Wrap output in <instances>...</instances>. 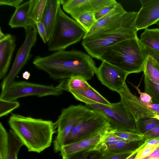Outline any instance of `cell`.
<instances>
[{
	"label": "cell",
	"instance_id": "cell-1",
	"mask_svg": "<svg viewBox=\"0 0 159 159\" xmlns=\"http://www.w3.org/2000/svg\"><path fill=\"white\" fill-rule=\"evenodd\" d=\"M33 64L54 80L80 76L87 80L94 76L97 69L91 56L75 50H61L45 57L38 56Z\"/></svg>",
	"mask_w": 159,
	"mask_h": 159
},
{
	"label": "cell",
	"instance_id": "cell-2",
	"mask_svg": "<svg viewBox=\"0 0 159 159\" xmlns=\"http://www.w3.org/2000/svg\"><path fill=\"white\" fill-rule=\"evenodd\" d=\"M137 13L127 11L116 21L84 38L82 45L89 55L100 60L111 46L137 36L134 25Z\"/></svg>",
	"mask_w": 159,
	"mask_h": 159
},
{
	"label": "cell",
	"instance_id": "cell-3",
	"mask_svg": "<svg viewBox=\"0 0 159 159\" xmlns=\"http://www.w3.org/2000/svg\"><path fill=\"white\" fill-rule=\"evenodd\" d=\"M8 123L11 129L29 152L40 153L49 147L56 123L50 120L12 114Z\"/></svg>",
	"mask_w": 159,
	"mask_h": 159
},
{
	"label": "cell",
	"instance_id": "cell-4",
	"mask_svg": "<svg viewBox=\"0 0 159 159\" xmlns=\"http://www.w3.org/2000/svg\"><path fill=\"white\" fill-rule=\"evenodd\" d=\"M147 57L143 47L137 36L111 46L102 54L100 60L129 75L143 71Z\"/></svg>",
	"mask_w": 159,
	"mask_h": 159
},
{
	"label": "cell",
	"instance_id": "cell-5",
	"mask_svg": "<svg viewBox=\"0 0 159 159\" xmlns=\"http://www.w3.org/2000/svg\"><path fill=\"white\" fill-rule=\"evenodd\" d=\"M58 7L55 22L48 42L50 51L65 50L80 42L86 31L75 20L70 17Z\"/></svg>",
	"mask_w": 159,
	"mask_h": 159
},
{
	"label": "cell",
	"instance_id": "cell-6",
	"mask_svg": "<svg viewBox=\"0 0 159 159\" xmlns=\"http://www.w3.org/2000/svg\"><path fill=\"white\" fill-rule=\"evenodd\" d=\"M96 113L81 104L71 105L63 109L55 122L57 133L53 142L54 152L60 151L67 136L73 127Z\"/></svg>",
	"mask_w": 159,
	"mask_h": 159
},
{
	"label": "cell",
	"instance_id": "cell-7",
	"mask_svg": "<svg viewBox=\"0 0 159 159\" xmlns=\"http://www.w3.org/2000/svg\"><path fill=\"white\" fill-rule=\"evenodd\" d=\"M63 92L62 90L53 85L15 81L7 88L1 91L0 99L14 101L20 98L28 96H59Z\"/></svg>",
	"mask_w": 159,
	"mask_h": 159
},
{
	"label": "cell",
	"instance_id": "cell-8",
	"mask_svg": "<svg viewBox=\"0 0 159 159\" xmlns=\"http://www.w3.org/2000/svg\"><path fill=\"white\" fill-rule=\"evenodd\" d=\"M86 106L93 111L102 114L114 129L136 132L135 120L125 110L120 102L111 103L110 105L97 104H86Z\"/></svg>",
	"mask_w": 159,
	"mask_h": 159
},
{
	"label": "cell",
	"instance_id": "cell-9",
	"mask_svg": "<svg viewBox=\"0 0 159 159\" xmlns=\"http://www.w3.org/2000/svg\"><path fill=\"white\" fill-rule=\"evenodd\" d=\"M25 37L18 49L11 69L3 79L1 84L2 91L7 88L13 82L23 68L32 57L30 53L37 39L38 31L36 26L25 29Z\"/></svg>",
	"mask_w": 159,
	"mask_h": 159
},
{
	"label": "cell",
	"instance_id": "cell-10",
	"mask_svg": "<svg viewBox=\"0 0 159 159\" xmlns=\"http://www.w3.org/2000/svg\"><path fill=\"white\" fill-rule=\"evenodd\" d=\"M96 112L92 116L80 122L73 127L67 136L63 146L89 138L110 125L104 116Z\"/></svg>",
	"mask_w": 159,
	"mask_h": 159
},
{
	"label": "cell",
	"instance_id": "cell-11",
	"mask_svg": "<svg viewBox=\"0 0 159 159\" xmlns=\"http://www.w3.org/2000/svg\"><path fill=\"white\" fill-rule=\"evenodd\" d=\"M96 74L102 84L118 93L123 87L129 74L118 67L102 61Z\"/></svg>",
	"mask_w": 159,
	"mask_h": 159
},
{
	"label": "cell",
	"instance_id": "cell-12",
	"mask_svg": "<svg viewBox=\"0 0 159 159\" xmlns=\"http://www.w3.org/2000/svg\"><path fill=\"white\" fill-rule=\"evenodd\" d=\"M114 129L109 125L102 131L89 138L63 146L60 151L62 159L79 152L99 149L104 139Z\"/></svg>",
	"mask_w": 159,
	"mask_h": 159
},
{
	"label": "cell",
	"instance_id": "cell-13",
	"mask_svg": "<svg viewBox=\"0 0 159 159\" xmlns=\"http://www.w3.org/2000/svg\"><path fill=\"white\" fill-rule=\"evenodd\" d=\"M118 93L120 95V102L136 121L143 117H152L154 116L156 112L142 103L139 98L131 92L126 83Z\"/></svg>",
	"mask_w": 159,
	"mask_h": 159
},
{
	"label": "cell",
	"instance_id": "cell-14",
	"mask_svg": "<svg viewBox=\"0 0 159 159\" xmlns=\"http://www.w3.org/2000/svg\"><path fill=\"white\" fill-rule=\"evenodd\" d=\"M141 7L134 25L138 30L147 29L159 21V0H140Z\"/></svg>",
	"mask_w": 159,
	"mask_h": 159
},
{
	"label": "cell",
	"instance_id": "cell-15",
	"mask_svg": "<svg viewBox=\"0 0 159 159\" xmlns=\"http://www.w3.org/2000/svg\"><path fill=\"white\" fill-rule=\"evenodd\" d=\"M16 47V37L6 34L0 40V79L4 78L8 70Z\"/></svg>",
	"mask_w": 159,
	"mask_h": 159
},
{
	"label": "cell",
	"instance_id": "cell-16",
	"mask_svg": "<svg viewBox=\"0 0 159 159\" xmlns=\"http://www.w3.org/2000/svg\"><path fill=\"white\" fill-rule=\"evenodd\" d=\"M32 0L20 4L16 8L8 23L11 28H23L25 30L30 26H36L35 23L29 17Z\"/></svg>",
	"mask_w": 159,
	"mask_h": 159
},
{
	"label": "cell",
	"instance_id": "cell-17",
	"mask_svg": "<svg viewBox=\"0 0 159 159\" xmlns=\"http://www.w3.org/2000/svg\"><path fill=\"white\" fill-rule=\"evenodd\" d=\"M65 11L75 20L86 13H95L93 0H60Z\"/></svg>",
	"mask_w": 159,
	"mask_h": 159
},
{
	"label": "cell",
	"instance_id": "cell-18",
	"mask_svg": "<svg viewBox=\"0 0 159 159\" xmlns=\"http://www.w3.org/2000/svg\"><path fill=\"white\" fill-rule=\"evenodd\" d=\"M145 140L129 141L121 140L110 145H100L99 149L104 155L109 153H119L133 152L139 149L145 143Z\"/></svg>",
	"mask_w": 159,
	"mask_h": 159
},
{
	"label": "cell",
	"instance_id": "cell-19",
	"mask_svg": "<svg viewBox=\"0 0 159 159\" xmlns=\"http://www.w3.org/2000/svg\"><path fill=\"white\" fill-rule=\"evenodd\" d=\"M70 92L77 100L86 104H99L110 105L111 103L91 86L84 89L71 90Z\"/></svg>",
	"mask_w": 159,
	"mask_h": 159
},
{
	"label": "cell",
	"instance_id": "cell-20",
	"mask_svg": "<svg viewBox=\"0 0 159 159\" xmlns=\"http://www.w3.org/2000/svg\"><path fill=\"white\" fill-rule=\"evenodd\" d=\"M60 0H47L43 15L42 20L45 26L48 42L56 20Z\"/></svg>",
	"mask_w": 159,
	"mask_h": 159
},
{
	"label": "cell",
	"instance_id": "cell-21",
	"mask_svg": "<svg viewBox=\"0 0 159 159\" xmlns=\"http://www.w3.org/2000/svg\"><path fill=\"white\" fill-rule=\"evenodd\" d=\"M126 12L121 4L118 2L116 6L112 11L97 20L95 24L86 33L84 38L116 21Z\"/></svg>",
	"mask_w": 159,
	"mask_h": 159
},
{
	"label": "cell",
	"instance_id": "cell-22",
	"mask_svg": "<svg viewBox=\"0 0 159 159\" xmlns=\"http://www.w3.org/2000/svg\"><path fill=\"white\" fill-rule=\"evenodd\" d=\"M139 40L143 47L159 52V28L145 29Z\"/></svg>",
	"mask_w": 159,
	"mask_h": 159
},
{
	"label": "cell",
	"instance_id": "cell-23",
	"mask_svg": "<svg viewBox=\"0 0 159 159\" xmlns=\"http://www.w3.org/2000/svg\"><path fill=\"white\" fill-rule=\"evenodd\" d=\"M56 86L63 91L68 92L72 90L86 89L91 87L86 80L80 76L63 79Z\"/></svg>",
	"mask_w": 159,
	"mask_h": 159
},
{
	"label": "cell",
	"instance_id": "cell-24",
	"mask_svg": "<svg viewBox=\"0 0 159 159\" xmlns=\"http://www.w3.org/2000/svg\"><path fill=\"white\" fill-rule=\"evenodd\" d=\"M143 72L151 80L159 84V66L150 56H147Z\"/></svg>",
	"mask_w": 159,
	"mask_h": 159
},
{
	"label": "cell",
	"instance_id": "cell-25",
	"mask_svg": "<svg viewBox=\"0 0 159 159\" xmlns=\"http://www.w3.org/2000/svg\"><path fill=\"white\" fill-rule=\"evenodd\" d=\"M47 0H32L29 17L35 24L42 20Z\"/></svg>",
	"mask_w": 159,
	"mask_h": 159
},
{
	"label": "cell",
	"instance_id": "cell-26",
	"mask_svg": "<svg viewBox=\"0 0 159 159\" xmlns=\"http://www.w3.org/2000/svg\"><path fill=\"white\" fill-rule=\"evenodd\" d=\"M159 124V120L152 117H145L136 121V132L143 135Z\"/></svg>",
	"mask_w": 159,
	"mask_h": 159
},
{
	"label": "cell",
	"instance_id": "cell-27",
	"mask_svg": "<svg viewBox=\"0 0 159 159\" xmlns=\"http://www.w3.org/2000/svg\"><path fill=\"white\" fill-rule=\"evenodd\" d=\"M8 133L9 152L8 159H17L18 152L23 144L14 132L10 129Z\"/></svg>",
	"mask_w": 159,
	"mask_h": 159
},
{
	"label": "cell",
	"instance_id": "cell-28",
	"mask_svg": "<svg viewBox=\"0 0 159 159\" xmlns=\"http://www.w3.org/2000/svg\"><path fill=\"white\" fill-rule=\"evenodd\" d=\"M9 152L8 133L0 123V159H8Z\"/></svg>",
	"mask_w": 159,
	"mask_h": 159
},
{
	"label": "cell",
	"instance_id": "cell-29",
	"mask_svg": "<svg viewBox=\"0 0 159 159\" xmlns=\"http://www.w3.org/2000/svg\"><path fill=\"white\" fill-rule=\"evenodd\" d=\"M64 159H105L104 155L99 148L76 153Z\"/></svg>",
	"mask_w": 159,
	"mask_h": 159
},
{
	"label": "cell",
	"instance_id": "cell-30",
	"mask_svg": "<svg viewBox=\"0 0 159 159\" xmlns=\"http://www.w3.org/2000/svg\"><path fill=\"white\" fill-rule=\"evenodd\" d=\"M144 82V92L151 97L153 103L159 104V84L151 80L146 75Z\"/></svg>",
	"mask_w": 159,
	"mask_h": 159
},
{
	"label": "cell",
	"instance_id": "cell-31",
	"mask_svg": "<svg viewBox=\"0 0 159 159\" xmlns=\"http://www.w3.org/2000/svg\"><path fill=\"white\" fill-rule=\"evenodd\" d=\"M75 20L86 31H89L95 24L97 20L94 14L86 13L78 16Z\"/></svg>",
	"mask_w": 159,
	"mask_h": 159
},
{
	"label": "cell",
	"instance_id": "cell-32",
	"mask_svg": "<svg viewBox=\"0 0 159 159\" xmlns=\"http://www.w3.org/2000/svg\"><path fill=\"white\" fill-rule=\"evenodd\" d=\"M20 106L16 101H9L0 99V117L6 116Z\"/></svg>",
	"mask_w": 159,
	"mask_h": 159
},
{
	"label": "cell",
	"instance_id": "cell-33",
	"mask_svg": "<svg viewBox=\"0 0 159 159\" xmlns=\"http://www.w3.org/2000/svg\"><path fill=\"white\" fill-rule=\"evenodd\" d=\"M112 133L123 139L126 140L135 141L143 139L142 135L135 132L114 129Z\"/></svg>",
	"mask_w": 159,
	"mask_h": 159
},
{
	"label": "cell",
	"instance_id": "cell-34",
	"mask_svg": "<svg viewBox=\"0 0 159 159\" xmlns=\"http://www.w3.org/2000/svg\"><path fill=\"white\" fill-rule=\"evenodd\" d=\"M158 146H146L144 145V143L138 151L134 159H142L149 157Z\"/></svg>",
	"mask_w": 159,
	"mask_h": 159
},
{
	"label": "cell",
	"instance_id": "cell-35",
	"mask_svg": "<svg viewBox=\"0 0 159 159\" xmlns=\"http://www.w3.org/2000/svg\"><path fill=\"white\" fill-rule=\"evenodd\" d=\"M134 86V85H133ZM139 95V101L143 104L153 103L151 97L148 93L145 92H141L138 86H134Z\"/></svg>",
	"mask_w": 159,
	"mask_h": 159
},
{
	"label": "cell",
	"instance_id": "cell-36",
	"mask_svg": "<svg viewBox=\"0 0 159 159\" xmlns=\"http://www.w3.org/2000/svg\"><path fill=\"white\" fill-rule=\"evenodd\" d=\"M118 3L117 2L116 3L104 7L94 13L96 20H98L112 11L116 6Z\"/></svg>",
	"mask_w": 159,
	"mask_h": 159
},
{
	"label": "cell",
	"instance_id": "cell-37",
	"mask_svg": "<svg viewBox=\"0 0 159 159\" xmlns=\"http://www.w3.org/2000/svg\"><path fill=\"white\" fill-rule=\"evenodd\" d=\"M35 24L37 29L38 33L39 34L43 42L46 44L47 42L48 43L46 32L42 20L41 21Z\"/></svg>",
	"mask_w": 159,
	"mask_h": 159
},
{
	"label": "cell",
	"instance_id": "cell-38",
	"mask_svg": "<svg viewBox=\"0 0 159 159\" xmlns=\"http://www.w3.org/2000/svg\"><path fill=\"white\" fill-rule=\"evenodd\" d=\"M142 136L145 140L159 138V124Z\"/></svg>",
	"mask_w": 159,
	"mask_h": 159
},
{
	"label": "cell",
	"instance_id": "cell-39",
	"mask_svg": "<svg viewBox=\"0 0 159 159\" xmlns=\"http://www.w3.org/2000/svg\"><path fill=\"white\" fill-rule=\"evenodd\" d=\"M133 152L119 153H109L104 154V156L105 159H126Z\"/></svg>",
	"mask_w": 159,
	"mask_h": 159
},
{
	"label": "cell",
	"instance_id": "cell-40",
	"mask_svg": "<svg viewBox=\"0 0 159 159\" xmlns=\"http://www.w3.org/2000/svg\"><path fill=\"white\" fill-rule=\"evenodd\" d=\"M143 47L146 56H151L159 66V52L148 48Z\"/></svg>",
	"mask_w": 159,
	"mask_h": 159
},
{
	"label": "cell",
	"instance_id": "cell-41",
	"mask_svg": "<svg viewBox=\"0 0 159 159\" xmlns=\"http://www.w3.org/2000/svg\"><path fill=\"white\" fill-rule=\"evenodd\" d=\"M23 1V0H0V5L11 6L16 8Z\"/></svg>",
	"mask_w": 159,
	"mask_h": 159
},
{
	"label": "cell",
	"instance_id": "cell-42",
	"mask_svg": "<svg viewBox=\"0 0 159 159\" xmlns=\"http://www.w3.org/2000/svg\"><path fill=\"white\" fill-rule=\"evenodd\" d=\"M144 145L146 146H159V138L145 140Z\"/></svg>",
	"mask_w": 159,
	"mask_h": 159
},
{
	"label": "cell",
	"instance_id": "cell-43",
	"mask_svg": "<svg viewBox=\"0 0 159 159\" xmlns=\"http://www.w3.org/2000/svg\"><path fill=\"white\" fill-rule=\"evenodd\" d=\"M153 111L159 113V104H144Z\"/></svg>",
	"mask_w": 159,
	"mask_h": 159
},
{
	"label": "cell",
	"instance_id": "cell-44",
	"mask_svg": "<svg viewBox=\"0 0 159 159\" xmlns=\"http://www.w3.org/2000/svg\"><path fill=\"white\" fill-rule=\"evenodd\" d=\"M156 158L159 159V146L148 157V158Z\"/></svg>",
	"mask_w": 159,
	"mask_h": 159
},
{
	"label": "cell",
	"instance_id": "cell-45",
	"mask_svg": "<svg viewBox=\"0 0 159 159\" xmlns=\"http://www.w3.org/2000/svg\"><path fill=\"white\" fill-rule=\"evenodd\" d=\"M143 145L142 146H141L138 150H136V151H134L133 152V153L130 156H129L128 157H127L126 159H134L136 156V155L137 154L138 151L140 149V148L142 147L143 146Z\"/></svg>",
	"mask_w": 159,
	"mask_h": 159
},
{
	"label": "cell",
	"instance_id": "cell-46",
	"mask_svg": "<svg viewBox=\"0 0 159 159\" xmlns=\"http://www.w3.org/2000/svg\"><path fill=\"white\" fill-rule=\"evenodd\" d=\"M30 75V73L28 71H25L23 73L22 77L23 78L27 80L29 78Z\"/></svg>",
	"mask_w": 159,
	"mask_h": 159
},
{
	"label": "cell",
	"instance_id": "cell-47",
	"mask_svg": "<svg viewBox=\"0 0 159 159\" xmlns=\"http://www.w3.org/2000/svg\"><path fill=\"white\" fill-rule=\"evenodd\" d=\"M152 117L156 118L159 120V113L156 112L154 116Z\"/></svg>",
	"mask_w": 159,
	"mask_h": 159
},
{
	"label": "cell",
	"instance_id": "cell-48",
	"mask_svg": "<svg viewBox=\"0 0 159 159\" xmlns=\"http://www.w3.org/2000/svg\"><path fill=\"white\" fill-rule=\"evenodd\" d=\"M142 159H148V157H145V158H143Z\"/></svg>",
	"mask_w": 159,
	"mask_h": 159
},
{
	"label": "cell",
	"instance_id": "cell-49",
	"mask_svg": "<svg viewBox=\"0 0 159 159\" xmlns=\"http://www.w3.org/2000/svg\"><path fill=\"white\" fill-rule=\"evenodd\" d=\"M157 24L158 26L159 27V21L158 22Z\"/></svg>",
	"mask_w": 159,
	"mask_h": 159
}]
</instances>
